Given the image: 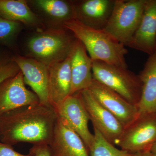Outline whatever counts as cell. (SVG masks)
I'll list each match as a JSON object with an SVG mask.
<instances>
[{
  "instance_id": "6da1fadb",
  "label": "cell",
  "mask_w": 156,
  "mask_h": 156,
  "mask_svg": "<svg viewBox=\"0 0 156 156\" xmlns=\"http://www.w3.org/2000/svg\"><path fill=\"white\" fill-rule=\"evenodd\" d=\"M57 118L54 108L40 102L15 109L0 116V141L49 145Z\"/></svg>"
},
{
  "instance_id": "7a4b0ae2",
  "label": "cell",
  "mask_w": 156,
  "mask_h": 156,
  "mask_svg": "<svg viewBox=\"0 0 156 156\" xmlns=\"http://www.w3.org/2000/svg\"><path fill=\"white\" fill-rule=\"evenodd\" d=\"M63 26L82 42L92 60L128 69L125 57L128 51L126 46L106 32L89 27L77 19L69 20Z\"/></svg>"
},
{
  "instance_id": "3957f363",
  "label": "cell",
  "mask_w": 156,
  "mask_h": 156,
  "mask_svg": "<svg viewBox=\"0 0 156 156\" xmlns=\"http://www.w3.org/2000/svg\"><path fill=\"white\" fill-rule=\"evenodd\" d=\"M77 39L64 26L38 32L27 43L29 57L47 65L63 61L69 56Z\"/></svg>"
},
{
  "instance_id": "277c9868",
  "label": "cell",
  "mask_w": 156,
  "mask_h": 156,
  "mask_svg": "<svg viewBox=\"0 0 156 156\" xmlns=\"http://www.w3.org/2000/svg\"><path fill=\"white\" fill-rule=\"evenodd\" d=\"M92 75L95 80L111 89L130 103L137 105L141 96L142 84L139 76L129 70L93 60Z\"/></svg>"
},
{
  "instance_id": "5b68a950",
  "label": "cell",
  "mask_w": 156,
  "mask_h": 156,
  "mask_svg": "<svg viewBox=\"0 0 156 156\" xmlns=\"http://www.w3.org/2000/svg\"><path fill=\"white\" fill-rule=\"evenodd\" d=\"M147 0H115L105 28L118 41L129 47L142 19Z\"/></svg>"
},
{
  "instance_id": "8992f818",
  "label": "cell",
  "mask_w": 156,
  "mask_h": 156,
  "mask_svg": "<svg viewBox=\"0 0 156 156\" xmlns=\"http://www.w3.org/2000/svg\"><path fill=\"white\" fill-rule=\"evenodd\" d=\"M156 142V113L139 115L125 128L117 145L128 153L149 150Z\"/></svg>"
},
{
  "instance_id": "52a82bcc",
  "label": "cell",
  "mask_w": 156,
  "mask_h": 156,
  "mask_svg": "<svg viewBox=\"0 0 156 156\" xmlns=\"http://www.w3.org/2000/svg\"><path fill=\"white\" fill-rule=\"evenodd\" d=\"M79 93L93 128L97 129L109 142L117 145L124 130L122 124L95 99L88 89Z\"/></svg>"
},
{
  "instance_id": "ba28073f",
  "label": "cell",
  "mask_w": 156,
  "mask_h": 156,
  "mask_svg": "<svg viewBox=\"0 0 156 156\" xmlns=\"http://www.w3.org/2000/svg\"><path fill=\"white\" fill-rule=\"evenodd\" d=\"M88 89L95 99L119 120L124 129L139 115L137 105L94 79Z\"/></svg>"
},
{
  "instance_id": "9c48e42d",
  "label": "cell",
  "mask_w": 156,
  "mask_h": 156,
  "mask_svg": "<svg viewBox=\"0 0 156 156\" xmlns=\"http://www.w3.org/2000/svg\"><path fill=\"white\" fill-rule=\"evenodd\" d=\"M55 110L58 118L82 138L89 151L94 134L89 131L90 119L79 92L68 96Z\"/></svg>"
},
{
  "instance_id": "30bf717a",
  "label": "cell",
  "mask_w": 156,
  "mask_h": 156,
  "mask_svg": "<svg viewBox=\"0 0 156 156\" xmlns=\"http://www.w3.org/2000/svg\"><path fill=\"white\" fill-rule=\"evenodd\" d=\"M40 102L33 91L26 88L22 73L0 83V116L15 109Z\"/></svg>"
},
{
  "instance_id": "8fae6325",
  "label": "cell",
  "mask_w": 156,
  "mask_h": 156,
  "mask_svg": "<svg viewBox=\"0 0 156 156\" xmlns=\"http://www.w3.org/2000/svg\"><path fill=\"white\" fill-rule=\"evenodd\" d=\"M13 60L22 73L24 83L36 94L40 103L50 105L48 95V66L29 57L16 56Z\"/></svg>"
},
{
  "instance_id": "7c38bea8",
  "label": "cell",
  "mask_w": 156,
  "mask_h": 156,
  "mask_svg": "<svg viewBox=\"0 0 156 156\" xmlns=\"http://www.w3.org/2000/svg\"><path fill=\"white\" fill-rule=\"evenodd\" d=\"M48 146L51 156H90L82 138L58 117Z\"/></svg>"
},
{
  "instance_id": "4fadbf2b",
  "label": "cell",
  "mask_w": 156,
  "mask_h": 156,
  "mask_svg": "<svg viewBox=\"0 0 156 156\" xmlns=\"http://www.w3.org/2000/svg\"><path fill=\"white\" fill-rule=\"evenodd\" d=\"M48 95L50 105L56 109L71 91L70 56L66 59L48 66Z\"/></svg>"
},
{
  "instance_id": "5bb4252c",
  "label": "cell",
  "mask_w": 156,
  "mask_h": 156,
  "mask_svg": "<svg viewBox=\"0 0 156 156\" xmlns=\"http://www.w3.org/2000/svg\"><path fill=\"white\" fill-rule=\"evenodd\" d=\"M71 73V95L88 89L93 80V60L80 41L77 39L69 55Z\"/></svg>"
},
{
  "instance_id": "9a60e30c",
  "label": "cell",
  "mask_w": 156,
  "mask_h": 156,
  "mask_svg": "<svg viewBox=\"0 0 156 156\" xmlns=\"http://www.w3.org/2000/svg\"><path fill=\"white\" fill-rule=\"evenodd\" d=\"M115 0H85L74 2L76 19L85 25L103 30L108 23Z\"/></svg>"
},
{
  "instance_id": "2e32d148",
  "label": "cell",
  "mask_w": 156,
  "mask_h": 156,
  "mask_svg": "<svg viewBox=\"0 0 156 156\" xmlns=\"http://www.w3.org/2000/svg\"><path fill=\"white\" fill-rule=\"evenodd\" d=\"M130 48L150 56L156 51V0H147L141 21Z\"/></svg>"
},
{
  "instance_id": "e0dca14e",
  "label": "cell",
  "mask_w": 156,
  "mask_h": 156,
  "mask_svg": "<svg viewBox=\"0 0 156 156\" xmlns=\"http://www.w3.org/2000/svg\"><path fill=\"white\" fill-rule=\"evenodd\" d=\"M141 96L137 105L139 115L156 113V51L150 56L140 73Z\"/></svg>"
},
{
  "instance_id": "ac0fdd59",
  "label": "cell",
  "mask_w": 156,
  "mask_h": 156,
  "mask_svg": "<svg viewBox=\"0 0 156 156\" xmlns=\"http://www.w3.org/2000/svg\"><path fill=\"white\" fill-rule=\"evenodd\" d=\"M0 17L27 26H36L40 23L37 15L24 0H0Z\"/></svg>"
},
{
  "instance_id": "d6986e66",
  "label": "cell",
  "mask_w": 156,
  "mask_h": 156,
  "mask_svg": "<svg viewBox=\"0 0 156 156\" xmlns=\"http://www.w3.org/2000/svg\"><path fill=\"white\" fill-rule=\"evenodd\" d=\"M33 3L49 18L58 21L64 26L65 23L76 19L74 2L62 0H36Z\"/></svg>"
},
{
  "instance_id": "ffe728a7",
  "label": "cell",
  "mask_w": 156,
  "mask_h": 156,
  "mask_svg": "<svg viewBox=\"0 0 156 156\" xmlns=\"http://www.w3.org/2000/svg\"><path fill=\"white\" fill-rule=\"evenodd\" d=\"M94 140L89 149L90 156H126L128 153L116 147L94 128Z\"/></svg>"
},
{
  "instance_id": "44dd1931",
  "label": "cell",
  "mask_w": 156,
  "mask_h": 156,
  "mask_svg": "<svg viewBox=\"0 0 156 156\" xmlns=\"http://www.w3.org/2000/svg\"><path fill=\"white\" fill-rule=\"evenodd\" d=\"M22 24L0 17V43H7L16 37Z\"/></svg>"
},
{
  "instance_id": "7402d4cb",
  "label": "cell",
  "mask_w": 156,
  "mask_h": 156,
  "mask_svg": "<svg viewBox=\"0 0 156 156\" xmlns=\"http://www.w3.org/2000/svg\"><path fill=\"white\" fill-rule=\"evenodd\" d=\"M20 69L15 62H7L0 69V83L6 79L16 76Z\"/></svg>"
},
{
  "instance_id": "603a6c76",
  "label": "cell",
  "mask_w": 156,
  "mask_h": 156,
  "mask_svg": "<svg viewBox=\"0 0 156 156\" xmlns=\"http://www.w3.org/2000/svg\"><path fill=\"white\" fill-rule=\"evenodd\" d=\"M30 154L32 156H51L48 145H36L30 148Z\"/></svg>"
},
{
  "instance_id": "cb8c5ba5",
  "label": "cell",
  "mask_w": 156,
  "mask_h": 156,
  "mask_svg": "<svg viewBox=\"0 0 156 156\" xmlns=\"http://www.w3.org/2000/svg\"><path fill=\"white\" fill-rule=\"evenodd\" d=\"M0 156H32L22 154L14 150L12 146L3 143L0 141Z\"/></svg>"
},
{
  "instance_id": "d4e9b609",
  "label": "cell",
  "mask_w": 156,
  "mask_h": 156,
  "mask_svg": "<svg viewBox=\"0 0 156 156\" xmlns=\"http://www.w3.org/2000/svg\"><path fill=\"white\" fill-rule=\"evenodd\" d=\"M126 156H156L149 150L142 151L135 153H128Z\"/></svg>"
},
{
  "instance_id": "484cf974",
  "label": "cell",
  "mask_w": 156,
  "mask_h": 156,
  "mask_svg": "<svg viewBox=\"0 0 156 156\" xmlns=\"http://www.w3.org/2000/svg\"><path fill=\"white\" fill-rule=\"evenodd\" d=\"M149 151H150L153 154H154L156 156V142H155L152 145Z\"/></svg>"
},
{
  "instance_id": "4316f807",
  "label": "cell",
  "mask_w": 156,
  "mask_h": 156,
  "mask_svg": "<svg viewBox=\"0 0 156 156\" xmlns=\"http://www.w3.org/2000/svg\"><path fill=\"white\" fill-rule=\"evenodd\" d=\"M6 63V62L5 63V62H3V61L2 60V58H1V56H0V69L1 68V67H2L3 66H4V65Z\"/></svg>"
}]
</instances>
